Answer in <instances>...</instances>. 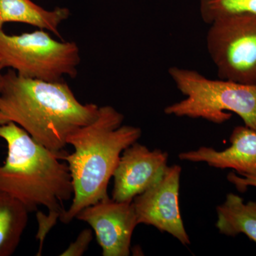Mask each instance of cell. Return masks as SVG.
<instances>
[{"instance_id":"1","label":"cell","mask_w":256,"mask_h":256,"mask_svg":"<svg viewBox=\"0 0 256 256\" xmlns=\"http://www.w3.org/2000/svg\"><path fill=\"white\" fill-rule=\"evenodd\" d=\"M99 106L82 104L64 80L25 78L13 69L3 74L0 88V126L14 122L37 142L64 151L67 138L97 117Z\"/></svg>"},{"instance_id":"2","label":"cell","mask_w":256,"mask_h":256,"mask_svg":"<svg viewBox=\"0 0 256 256\" xmlns=\"http://www.w3.org/2000/svg\"><path fill=\"white\" fill-rule=\"evenodd\" d=\"M124 116L110 106L99 107L97 117L67 138L74 152H65L74 188L73 201L60 216L68 224L86 207L108 198V186L121 153L142 136L140 128L122 126Z\"/></svg>"},{"instance_id":"3","label":"cell","mask_w":256,"mask_h":256,"mask_svg":"<svg viewBox=\"0 0 256 256\" xmlns=\"http://www.w3.org/2000/svg\"><path fill=\"white\" fill-rule=\"evenodd\" d=\"M0 138L8 146L0 166V192L21 202L30 212L44 206L62 215L64 202L74 195L68 164L60 162L66 152L50 150L14 122L0 126Z\"/></svg>"},{"instance_id":"4","label":"cell","mask_w":256,"mask_h":256,"mask_svg":"<svg viewBox=\"0 0 256 256\" xmlns=\"http://www.w3.org/2000/svg\"><path fill=\"white\" fill-rule=\"evenodd\" d=\"M168 73L186 98L165 108V114L222 124L232 118L226 112L230 111L256 130V84L213 80L196 70L178 66L171 67Z\"/></svg>"},{"instance_id":"5","label":"cell","mask_w":256,"mask_h":256,"mask_svg":"<svg viewBox=\"0 0 256 256\" xmlns=\"http://www.w3.org/2000/svg\"><path fill=\"white\" fill-rule=\"evenodd\" d=\"M0 62L25 78L60 82L76 76L80 50L76 42L57 41L44 30L10 35L0 28Z\"/></svg>"},{"instance_id":"6","label":"cell","mask_w":256,"mask_h":256,"mask_svg":"<svg viewBox=\"0 0 256 256\" xmlns=\"http://www.w3.org/2000/svg\"><path fill=\"white\" fill-rule=\"evenodd\" d=\"M210 26L207 50L220 78L256 84V16L232 15Z\"/></svg>"},{"instance_id":"7","label":"cell","mask_w":256,"mask_h":256,"mask_svg":"<svg viewBox=\"0 0 256 256\" xmlns=\"http://www.w3.org/2000/svg\"><path fill=\"white\" fill-rule=\"evenodd\" d=\"M178 165L168 166L156 184L132 200L138 225L152 226L171 234L183 245L190 244L178 206L180 176Z\"/></svg>"},{"instance_id":"8","label":"cell","mask_w":256,"mask_h":256,"mask_svg":"<svg viewBox=\"0 0 256 256\" xmlns=\"http://www.w3.org/2000/svg\"><path fill=\"white\" fill-rule=\"evenodd\" d=\"M76 218L92 227L102 256L130 254L133 232L138 225L132 202H116L108 197L84 208Z\"/></svg>"},{"instance_id":"9","label":"cell","mask_w":256,"mask_h":256,"mask_svg":"<svg viewBox=\"0 0 256 256\" xmlns=\"http://www.w3.org/2000/svg\"><path fill=\"white\" fill-rule=\"evenodd\" d=\"M168 160L166 152L150 150L138 142L128 146L122 152L112 176V200L132 202L161 178L168 166Z\"/></svg>"},{"instance_id":"10","label":"cell","mask_w":256,"mask_h":256,"mask_svg":"<svg viewBox=\"0 0 256 256\" xmlns=\"http://www.w3.org/2000/svg\"><path fill=\"white\" fill-rule=\"evenodd\" d=\"M230 142L232 146L224 150L202 146L196 150L180 153L178 158L192 162H206L218 169L232 168L242 176H256V130L246 126L236 127Z\"/></svg>"},{"instance_id":"11","label":"cell","mask_w":256,"mask_h":256,"mask_svg":"<svg viewBox=\"0 0 256 256\" xmlns=\"http://www.w3.org/2000/svg\"><path fill=\"white\" fill-rule=\"evenodd\" d=\"M68 8L44 9L32 0H0V28L8 22H20L47 30L60 37V24L68 20Z\"/></svg>"},{"instance_id":"12","label":"cell","mask_w":256,"mask_h":256,"mask_svg":"<svg viewBox=\"0 0 256 256\" xmlns=\"http://www.w3.org/2000/svg\"><path fill=\"white\" fill-rule=\"evenodd\" d=\"M216 226L220 234L236 236L244 234L256 242V202L244 203L242 197L228 194L224 204L216 208Z\"/></svg>"},{"instance_id":"13","label":"cell","mask_w":256,"mask_h":256,"mask_svg":"<svg viewBox=\"0 0 256 256\" xmlns=\"http://www.w3.org/2000/svg\"><path fill=\"white\" fill-rule=\"evenodd\" d=\"M28 213L21 202L0 192V256L16 252L28 226Z\"/></svg>"},{"instance_id":"14","label":"cell","mask_w":256,"mask_h":256,"mask_svg":"<svg viewBox=\"0 0 256 256\" xmlns=\"http://www.w3.org/2000/svg\"><path fill=\"white\" fill-rule=\"evenodd\" d=\"M202 20L208 25L232 15L256 16V0H198Z\"/></svg>"},{"instance_id":"15","label":"cell","mask_w":256,"mask_h":256,"mask_svg":"<svg viewBox=\"0 0 256 256\" xmlns=\"http://www.w3.org/2000/svg\"><path fill=\"white\" fill-rule=\"evenodd\" d=\"M92 240V230L86 228L82 230L76 239L60 254L62 256H82L88 248Z\"/></svg>"},{"instance_id":"16","label":"cell","mask_w":256,"mask_h":256,"mask_svg":"<svg viewBox=\"0 0 256 256\" xmlns=\"http://www.w3.org/2000/svg\"><path fill=\"white\" fill-rule=\"evenodd\" d=\"M60 218V214L54 212H48V215L44 214L42 212H37L36 218L38 224V230L36 234V238L40 242V250L38 256L41 255L42 246L44 240L46 238V234L48 233L50 229L56 223L57 220Z\"/></svg>"},{"instance_id":"17","label":"cell","mask_w":256,"mask_h":256,"mask_svg":"<svg viewBox=\"0 0 256 256\" xmlns=\"http://www.w3.org/2000/svg\"><path fill=\"white\" fill-rule=\"evenodd\" d=\"M244 178H239L235 173L230 172L227 176V178L240 192L246 191L248 186H249L256 188V176L244 175Z\"/></svg>"},{"instance_id":"18","label":"cell","mask_w":256,"mask_h":256,"mask_svg":"<svg viewBox=\"0 0 256 256\" xmlns=\"http://www.w3.org/2000/svg\"><path fill=\"white\" fill-rule=\"evenodd\" d=\"M4 67H3L2 64L0 62V88H1V82H2V78L3 74L2 73V69H4Z\"/></svg>"}]
</instances>
